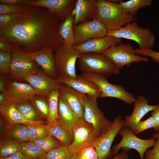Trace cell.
Instances as JSON below:
<instances>
[{"mask_svg": "<svg viewBox=\"0 0 159 159\" xmlns=\"http://www.w3.org/2000/svg\"><path fill=\"white\" fill-rule=\"evenodd\" d=\"M47 9L31 6L9 26L0 30V37L31 53L45 49L54 52L62 44V22Z\"/></svg>", "mask_w": 159, "mask_h": 159, "instance_id": "1", "label": "cell"}, {"mask_svg": "<svg viewBox=\"0 0 159 159\" xmlns=\"http://www.w3.org/2000/svg\"><path fill=\"white\" fill-rule=\"evenodd\" d=\"M96 19L100 21L108 31L118 29L136 21L135 16L126 12L119 3L111 0H96Z\"/></svg>", "mask_w": 159, "mask_h": 159, "instance_id": "2", "label": "cell"}, {"mask_svg": "<svg viewBox=\"0 0 159 159\" xmlns=\"http://www.w3.org/2000/svg\"><path fill=\"white\" fill-rule=\"evenodd\" d=\"M78 67L83 72L92 73L105 77L118 75L120 69L103 54L81 53L78 60Z\"/></svg>", "mask_w": 159, "mask_h": 159, "instance_id": "3", "label": "cell"}, {"mask_svg": "<svg viewBox=\"0 0 159 159\" xmlns=\"http://www.w3.org/2000/svg\"><path fill=\"white\" fill-rule=\"evenodd\" d=\"M107 36L133 41L140 49H151L154 46L155 40L150 29L139 26L136 21L118 29L108 31Z\"/></svg>", "mask_w": 159, "mask_h": 159, "instance_id": "4", "label": "cell"}, {"mask_svg": "<svg viewBox=\"0 0 159 159\" xmlns=\"http://www.w3.org/2000/svg\"><path fill=\"white\" fill-rule=\"evenodd\" d=\"M11 52V62L9 74L14 78L23 80L37 72L39 66L29 53L13 44Z\"/></svg>", "mask_w": 159, "mask_h": 159, "instance_id": "5", "label": "cell"}, {"mask_svg": "<svg viewBox=\"0 0 159 159\" xmlns=\"http://www.w3.org/2000/svg\"><path fill=\"white\" fill-rule=\"evenodd\" d=\"M80 77L89 80L95 84L101 92L100 98L111 97L116 98L130 104L136 100L132 93L127 91L122 86L110 83L106 77L94 73L82 72Z\"/></svg>", "mask_w": 159, "mask_h": 159, "instance_id": "6", "label": "cell"}, {"mask_svg": "<svg viewBox=\"0 0 159 159\" xmlns=\"http://www.w3.org/2000/svg\"><path fill=\"white\" fill-rule=\"evenodd\" d=\"M81 53L72 47L61 44L54 52L55 68L58 77L74 78L77 76L76 63Z\"/></svg>", "mask_w": 159, "mask_h": 159, "instance_id": "7", "label": "cell"}, {"mask_svg": "<svg viewBox=\"0 0 159 159\" xmlns=\"http://www.w3.org/2000/svg\"><path fill=\"white\" fill-rule=\"evenodd\" d=\"M135 49L130 44L122 42L111 47L102 54L120 69L124 66H129L133 63L148 61L147 57L136 54Z\"/></svg>", "mask_w": 159, "mask_h": 159, "instance_id": "8", "label": "cell"}, {"mask_svg": "<svg viewBox=\"0 0 159 159\" xmlns=\"http://www.w3.org/2000/svg\"><path fill=\"white\" fill-rule=\"evenodd\" d=\"M72 130L73 140L67 145L72 155L78 153L82 149L93 145L99 136L92 126L84 119L81 118Z\"/></svg>", "mask_w": 159, "mask_h": 159, "instance_id": "9", "label": "cell"}, {"mask_svg": "<svg viewBox=\"0 0 159 159\" xmlns=\"http://www.w3.org/2000/svg\"><path fill=\"white\" fill-rule=\"evenodd\" d=\"M118 134L122 138L120 142L113 147L112 153L115 155L122 148L133 149L138 152L140 159H144L146 151L154 146L156 142V139L153 137L149 139L139 138L130 129L125 127H124Z\"/></svg>", "mask_w": 159, "mask_h": 159, "instance_id": "10", "label": "cell"}, {"mask_svg": "<svg viewBox=\"0 0 159 159\" xmlns=\"http://www.w3.org/2000/svg\"><path fill=\"white\" fill-rule=\"evenodd\" d=\"M96 98L84 95V119L91 125L96 132L100 136L111 124L105 116L98 107Z\"/></svg>", "mask_w": 159, "mask_h": 159, "instance_id": "11", "label": "cell"}, {"mask_svg": "<svg viewBox=\"0 0 159 159\" xmlns=\"http://www.w3.org/2000/svg\"><path fill=\"white\" fill-rule=\"evenodd\" d=\"M123 127V120L122 117L118 116L97 138L93 146L96 150L99 159H105L110 155L114 140Z\"/></svg>", "mask_w": 159, "mask_h": 159, "instance_id": "12", "label": "cell"}, {"mask_svg": "<svg viewBox=\"0 0 159 159\" xmlns=\"http://www.w3.org/2000/svg\"><path fill=\"white\" fill-rule=\"evenodd\" d=\"M73 31L76 45L92 39L106 36L108 30L102 23L95 19L73 26Z\"/></svg>", "mask_w": 159, "mask_h": 159, "instance_id": "13", "label": "cell"}, {"mask_svg": "<svg viewBox=\"0 0 159 159\" xmlns=\"http://www.w3.org/2000/svg\"><path fill=\"white\" fill-rule=\"evenodd\" d=\"M77 0H26L24 4L45 8L61 21L74 9Z\"/></svg>", "mask_w": 159, "mask_h": 159, "instance_id": "14", "label": "cell"}, {"mask_svg": "<svg viewBox=\"0 0 159 159\" xmlns=\"http://www.w3.org/2000/svg\"><path fill=\"white\" fill-rule=\"evenodd\" d=\"M24 80L32 86L36 95L47 98L52 91L58 88L61 84L57 79L49 77L40 69Z\"/></svg>", "mask_w": 159, "mask_h": 159, "instance_id": "15", "label": "cell"}, {"mask_svg": "<svg viewBox=\"0 0 159 159\" xmlns=\"http://www.w3.org/2000/svg\"><path fill=\"white\" fill-rule=\"evenodd\" d=\"M5 93L8 103L14 104L30 101L36 95L29 84L15 81L8 82Z\"/></svg>", "mask_w": 159, "mask_h": 159, "instance_id": "16", "label": "cell"}, {"mask_svg": "<svg viewBox=\"0 0 159 159\" xmlns=\"http://www.w3.org/2000/svg\"><path fill=\"white\" fill-rule=\"evenodd\" d=\"M122 42L121 39L111 36L94 38L73 47L81 53H93L102 54L111 47Z\"/></svg>", "mask_w": 159, "mask_h": 159, "instance_id": "17", "label": "cell"}, {"mask_svg": "<svg viewBox=\"0 0 159 159\" xmlns=\"http://www.w3.org/2000/svg\"><path fill=\"white\" fill-rule=\"evenodd\" d=\"M156 105H149L147 98L142 95L138 96L134 102L132 113L126 116L123 120L124 127L129 128L134 133L136 126L141 119L148 112L154 110Z\"/></svg>", "mask_w": 159, "mask_h": 159, "instance_id": "18", "label": "cell"}, {"mask_svg": "<svg viewBox=\"0 0 159 159\" xmlns=\"http://www.w3.org/2000/svg\"><path fill=\"white\" fill-rule=\"evenodd\" d=\"M57 79L60 83L68 86L81 94L97 98H100V90L95 84L89 80L80 76L74 78L58 77Z\"/></svg>", "mask_w": 159, "mask_h": 159, "instance_id": "19", "label": "cell"}, {"mask_svg": "<svg viewBox=\"0 0 159 159\" xmlns=\"http://www.w3.org/2000/svg\"><path fill=\"white\" fill-rule=\"evenodd\" d=\"M54 52L51 49H45L29 54L45 74L51 77L57 79L58 76Z\"/></svg>", "mask_w": 159, "mask_h": 159, "instance_id": "20", "label": "cell"}, {"mask_svg": "<svg viewBox=\"0 0 159 159\" xmlns=\"http://www.w3.org/2000/svg\"><path fill=\"white\" fill-rule=\"evenodd\" d=\"M73 12V26L96 19V0H77Z\"/></svg>", "mask_w": 159, "mask_h": 159, "instance_id": "21", "label": "cell"}, {"mask_svg": "<svg viewBox=\"0 0 159 159\" xmlns=\"http://www.w3.org/2000/svg\"><path fill=\"white\" fill-rule=\"evenodd\" d=\"M59 90L60 94L64 98L72 109L81 118L84 119L83 99L85 94L62 83Z\"/></svg>", "mask_w": 159, "mask_h": 159, "instance_id": "22", "label": "cell"}, {"mask_svg": "<svg viewBox=\"0 0 159 159\" xmlns=\"http://www.w3.org/2000/svg\"><path fill=\"white\" fill-rule=\"evenodd\" d=\"M0 107V113L9 125L23 124L27 125L31 124H45V122L42 120L33 121L26 119L13 103H9Z\"/></svg>", "mask_w": 159, "mask_h": 159, "instance_id": "23", "label": "cell"}, {"mask_svg": "<svg viewBox=\"0 0 159 159\" xmlns=\"http://www.w3.org/2000/svg\"><path fill=\"white\" fill-rule=\"evenodd\" d=\"M49 135L57 139L62 145H68L74 139L72 129L69 127L58 120L47 124Z\"/></svg>", "mask_w": 159, "mask_h": 159, "instance_id": "24", "label": "cell"}, {"mask_svg": "<svg viewBox=\"0 0 159 159\" xmlns=\"http://www.w3.org/2000/svg\"><path fill=\"white\" fill-rule=\"evenodd\" d=\"M58 115L59 121L72 129L81 119L60 93L58 103Z\"/></svg>", "mask_w": 159, "mask_h": 159, "instance_id": "25", "label": "cell"}, {"mask_svg": "<svg viewBox=\"0 0 159 159\" xmlns=\"http://www.w3.org/2000/svg\"><path fill=\"white\" fill-rule=\"evenodd\" d=\"M74 18V14L73 11L62 22L59 27V33L61 44L66 47H72L75 45L73 31Z\"/></svg>", "mask_w": 159, "mask_h": 159, "instance_id": "26", "label": "cell"}, {"mask_svg": "<svg viewBox=\"0 0 159 159\" xmlns=\"http://www.w3.org/2000/svg\"><path fill=\"white\" fill-rule=\"evenodd\" d=\"M6 138L21 143L29 141L27 125L23 124L9 125L5 132Z\"/></svg>", "mask_w": 159, "mask_h": 159, "instance_id": "27", "label": "cell"}, {"mask_svg": "<svg viewBox=\"0 0 159 159\" xmlns=\"http://www.w3.org/2000/svg\"><path fill=\"white\" fill-rule=\"evenodd\" d=\"M20 152L28 159H44L47 153L30 140L20 143Z\"/></svg>", "mask_w": 159, "mask_h": 159, "instance_id": "28", "label": "cell"}, {"mask_svg": "<svg viewBox=\"0 0 159 159\" xmlns=\"http://www.w3.org/2000/svg\"><path fill=\"white\" fill-rule=\"evenodd\" d=\"M59 88L52 91L47 98L49 110L47 119L48 124L58 120V103L59 95Z\"/></svg>", "mask_w": 159, "mask_h": 159, "instance_id": "29", "label": "cell"}, {"mask_svg": "<svg viewBox=\"0 0 159 159\" xmlns=\"http://www.w3.org/2000/svg\"><path fill=\"white\" fill-rule=\"evenodd\" d=\"M28 101L14 104L20 113L26 119L33 121L42 120L41 117L34 107Z\"/></svg>", "mask_w": 159, "mask_h": 159, "instance_id": "30", "label": "cell"}, {"mask_svg": "<svg viewBox=\"0 0 159 159\" xmlns=\"http://www.w3.org/2000/svg\"><path fill=\"white\" fill-rule=\"evenodd\" d=\"M153 1L152 0H130L126 1H121L119 4L126 12L135 16L139 9L150 6Z\"/></svg>", "mask_w": 159, "mask_h": 159, "instance_id": "31", "label": "cell"}, {"mask_svg": "<svg viewBox=\"0 0 159 159\" xmlns=\"http://www.w3.org/2000/svg\"><path fill=\"white\" fill-rule=\"evenodd\" d=\"M27 126L29 140L39 139L49 135L47 125L31 124Z\"/></svg>", "mask_w": 159, "mask_h": 159, "instance_id": "32", "label": "cell"}, {"mask_svg": "<svg viewBox=\"0 0 159 159\" xmlns=\"http://www.w3.org/2000/svg\"><path fill=\"white\" fill-rule=\"evenodd\" d=\"M20 151V143L8 138L1 141L0 146V157H6Z\"/></svg>", "mask_w": 159, "mask_h": 159, "instance_id": "33", "label": "cell"}, {"mask_svg": "<svg viewBox=\"0 0 159 159\" xmlns=\"http://www.w3.org/2000/svg\"><path fill=\"white\" fill-rule=\"evenodd\" d=\"M30 141L33 142L46 153L62 145L57 139L50 135L39 139Z\"/></svg>", "mask_w": 159, "mask_h": 159, "instance_id": "34", "label": "cell"}, {"mask_svg": "<svg viewBox=\"0 0 159 159\" xmlns=\"http://www.w3.org/2000/svg\"><path fill=\"white\" fill-rule=\"evenodd\" d=\"M72 155L67 145H61L47 152L44 159H70Z\"/></svg>", "mask_w": 159, "mask_h": 159, "instance_id": "35", "label": "cell"}, {"mask_svg": "<svg viewBox=\"0 0 159 159\" xmlns=\"http://www.w3.org/2000/svg\"><path fill=\"white\" fill-rule=\"evenodd\" d=\"M30 101L41 116L47 119L49 112L47 100H46L44 97L35 95Z\"/></svg>", "mask_w": 159, "mask_h": 159, "instance_id": "36", "label": "cell"}, {"mask_svg": "<svg viewBox=\"0 0 159 159\" xmlns=\"http://www.w3.org/2000/svg\"><path fill=\"white\" fill-rule=\"evenodd\" d=\"M25 11L0 15V30L6 28L14 23L22 16Z\"/></svg>", "mask_w": 159, "mask_h": 159, "instance_id": "37", "label": "cell"}, {"mask_svg": "<svg viewBox=\"0 0 159 159\" xmlns=\"http://www.w3.org/2000/svg\"><path fill=\"white\" fill-rule=\"evenodd\" d=\"M30 6L24 4L18 5L0 4V15L22 12L27 10Z\"/></svg>", "mask_w": 159, "mask_h": 159, "instance_id": "38", "label": "cell"}, {"mask_svg": "<svg viewBox=\"0 0 159 159\" xmlns=\"http://www.w3.org/2000/svg\"><path fill=\"white\" fill-rule=\"evenodd\" d=\"M11 62V52L0 51V72L1 73H9Z\"/></svg>", "mask_w": 159, "mask_h": 159, "instance_id": "39", "label": "cell"}, {"mask_svg": "<svg viewBox=\"0 0 159 159\" xmlns=\"http://www.w3.org/2000/svg\"><path fill=\"white\" fill-rule=\"evenodd\" d=\"M77 154L78 159H99L96 150L93 145L82 149Z\"/></svg>", "mask_w": 159, "mask_h": 159, "instance_id": "40", "label": "cell"}, {"mask_svg": "<svg viewBox=\"0 0 159 159\" xmlns=\"http://www.w3.org/2000/svg\"><path fill=\"white\" fill-rule=\"evenodd\" d=\"M153 137L156 139V143L152 149L146 151L144 159H159V132L153 135Z\"/></svg>", "mask_w": 159, "mask_h": 159, "instance_id": "41", "label": "cell"}, {"mask_svg": "<svg viewBox=\"0 0 159 159\" xmlns=\"http://www.w3.org/2000/svg\"><path fill=\"white\" fill-rule=\"evenodd\" d=\"M154 125V119L151 116L147 119L140 121L136 126L134 133L138 134L148 129L153 128Z\"/></svg>", "mask_w": 159, "mask_h": 159, "instance_id": "42", "label": "cell"}, {"mask_svg": "<svg viewBox=\"0 0 159 159\" xmlns=\"http://www.w3.org/2000/svg\"><path fill=\"white\" fill-rule=\"evenodd\" d=\"M135 52L136 54L149 57L155 61L159 63V52L155 51L151 48H137L135 49Z\"/></svg>", "mask_w": 159, "mask_h": 159, "instance_id": "43", "label": "cell"}, {"mask_svg": "<svg viewBox=\"0 0 159 159\" xmlns=\"http://www.w3.org/2000/svg\"><path fill=\"white\" fill-rule=\"evenodd\" d=\"M151 114L154 120V125L153 128L155 131H158L159 130V105H156Z\"/></svg>", "mask_w": 159, "mask_h": 159, "instance_id": "44", "label": "cell"}, {"mask_svg": "<svg viewBox=\"0 0 159 159\" xmlns=\"http://www.w3.org/2000/svg\"><path fill=\"white\" fill-rule=\"evenodd\" d=\"M12 48L11 44L0 37V51L11 52Z\"/></svg>", "mask_w": 159, "mask_h": 159, "instance_id": "45", "label": "cell"}, {"mask_svg": "<svg viewBox=\"0 0 159 159\" xmlns=\"http://www.w3.org/2000/svg\"><path fill=\"white\" fill-rule=\"evenodd\" d=\"M122 152L115 154L110 159H129L127 152L130 150L125 148H122Z\"/></svg>", "mask_w": 159, "mask_h": 159, "instance_id": "46", "label": "cell"}, {"mask_svg": "<svg viewBox=\"0 0 159 159\" xmlns=\"http://www.w3.org/2000/svg\"><path fill=\"white\" fill-rule=\"evenodd\" d=\"M0 159H28L20 151L5 157H0Z\"/></svg>", "mask_w": 159, "mask_h": 159, "instance_id": "47", "label": "cell"}, {"mask_svg": "<svg viewBox=\"0 0 159 159\" xmlns=\"http://www.w3.org/2000/svg\"><path fill=\"white\" fill-rule=\"evenodd\" d=\"M26 0H0V4L18 5L24 4Z\"/></svg>", "mask_w": 159, "mask_h": 159, "instance_id": "48", "label": "cell"}, {"mask_svg": "<svg viewBox=\"0 0 159 159\" xmlns=\"http://www.w3.org/2000/svg\"><path fill=\"white\" fill-rule=\"evenodd\" d=\"M9 103L7 98L5 92L0 93V106L6 105Z\"/></svg>", "mask_w": 159, "mask_h": 159, "instance_id": "49", "label": "cell"}, {"mask_svg": "<svg viewBox=\"0 0 159 159\" xmlns=\"http://www.w3.org/2000/svg\"><path fill=\"white\" fill-rule=\"evenodd\" d=\"M6 86L5 80L2 76H0V92H5L6 90Z\"/></svg>", "mask_w": 159, "mask_h": 159, "instance_id": "50", "label": "cell"}, {"mask_svg": "<svg viewBox=\"0 0 159 159\" xmlns=\"http://www.w3.org/2000/svg\"><path fill=\"white\" fill-rule=\"evenodd\" d=\"M70 159H78V154L73 155Z\"/></svg>", "mask_w": 159, "mask_h": 159, "instance_id": "51", "label": "cell"}, {"mask_svg": "<svg viewBox=\"0 0 159 159\" xmlns=\"http://www.w3.org/2000/svg\"></svg>", "mask_w": 159, "mask_h": 159, "instance_id": "52", "label": "cell"}]
</instances>
